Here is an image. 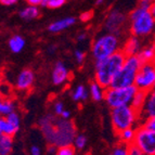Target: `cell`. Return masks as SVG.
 Listing matches in <instances>:
<instances>
[{
  "label": "cell",
  "instance_id": "18",
  "mask_svg": "<svg viewBox=\"0 0 155 155\" xmlns=\"http://www.w3.org/2000/svg\"><path fill=\"white\" fill-rule=\"evenodd\" d=\"M88 92H89V98H91L96 102H101L104 100V94H105V88H103L99 83H97L96 80H93L89 84L88 87Z\"/></svg>",
  "mask_w": 155,
  "mask_h": 155
},
{
  "label": "cell",
  "instance_id": "24",
  "mask_svg": "<svg viewBox=\"0 0 155 155\" xmlns=\"http://www.w3.org/2000/svg\"><path fill=\"white\" fill-rule=\"evenodd\" d=\"M89 98L88 88L84 85H77L72 91V99L75 102H85Z\"/></svg>",
  "mask_w": 155,
  "mask_h": 155
},
{
  "label": "cell",
  "instance_id": "44",
  "mask_svg": "<svg viewBox=\"0 0 155 155\" xmlns=\"http://www.w3.org/2000/svg\"><path fill=\"white\" fill-rule=\"evenodd\" d=\"M71 112L70 111H67V110H64V111L62 112V114H61V118H63V119H71Z\"/></svg>",
  "mask_w": 155,
  "mask_h": 155
},
{
  "label": "cell",
  "instance_id": "2",
  "mask_svg": "<svg viewBox=\"0 0 155 155\" xmlns=\"http://www.w3.org/2000/svg\"><path fill=\"white\" fill-rule=\"evenodd\" d=\"M122 48L120 39L113 34L103 33L97 36L91 44V55L94 61L103 60Z\"/></svg>",
  "mask_w": 155,
  "mask_h": 155
},
{
  "label": "cell",
  "instance_id": "3",
  "mask_svg": "<svg viewBox=\"0 0 155 155\" xmlns=\"http://www.w3.org/2000/svg\"><path fill=\"white\" fill-rule=\"evenodd\" d=\"M111 122L116 134L127 128H137L140 125L139 112L131 105L111 109Z\"/></svg>",
  "mask_w": 155,
  "mask_h": 155
},
{
  "label": "cell",
  "instance_id": "49",
  "mask_svg": "<svg viewBox=\"0 0 155 155\" xmlns=\"http://www.w3.org/2000/svg\"><path fill=\"white\" fill-rule=\"evenodd\" d=\"M153 42L155 44V36H154V38H153Z\"/></svg>",
  "mask_w": 155,
  "mask_h": 155
},
{
  "label": "cell",
  "instance_id": "43",
  "mask_svg": "<svg viewBox=\"0 0 155 155\" xmlns=\"http://www.w3.org/2000/svg\"><path fill=\"white\" fill-rule=\"evenodd\" d=\"M149 13H150L151 16L155 20V1L153 3H151L150 7H149Z\"/></svg>",
  "mask_w": 155,
  "mask_h": 155
},
{
  "label": "cell",
  "instance_id": "45",
  "mask_svg": "<svg viewBox=\"0 0 155 155\" xmlns=\"http://www.w3.org/2000/svg\"><path fill=\"white\" fill-rule=\"evenodd\" d=\"M55 50H57V46H55V45H52V46H50L49 48H48L47 51H48L49 54H53V53L55 52Z\"/></svg>",
  "mask_w": 155,
  "mask_h": 155
},
{
  "label": "cell",
  "instance_id": "16",
  "mask_svg": "<svg viewBox=\"0 0 155 155\" xmlns=\"http://www.w3.org/2000/svg\"><path fill=\"white\" fill-rule=\"evenodd\" d=\"M75 23H76V18H73V16H68V18H61V20H58V21L51 23L48 26V31L53 34L61 33V31L72 27L73 25H75Z\"/></svg>",
  "mask_w": 155,
  "mask_h": 155
},
{
  "label": "cell",
  "instance_id": "8",
  "mask_svg": "<svg viewBox=\"0 0 155 155\" xmlns=\"http://www.w3.org/2000/svg\"><path fill=\"white\" fill-rule=\"evenodd\" d=\"M128 23H129L128 16L124 12L118 9H113L110 11L104 20V29L106 33L120 37L124 35L125 28L127 27Z\"/></svg>",
  "mask_w": 155,
  "mask_h": 155
},
{
  "label": "cell",
  "instance_id": "31",
  "mask_svg": "<svg viewBox=\"0 0 155 155\" xmlns=\"http://www.w3.org/2000/svg\"><path fill=\"white\" fill-rule=\"evenodd\" d=\"M0 97H2V98H12V88L10 86L0 83Z\"/></svg>",
  "mask_w": 155,
  "mask_h": 155
},
{
  "label": "cell",
  "instance_id": "34",
  "mask_svg": "<svg viewBox=\"0 0 155 155\" xmlns=\"http://www.w3.org/2000/svg\"><path fill=\"white\" fill-rule=\"evenodd\" d=\"M65 2H66V0H48L46 7L50 9H58L64 5Z\"/></svg>",
  "mask_w": 155,
  "mask_h": 155
},
{
  "label": "cell",
  "instance_id": "10",
  "mask_svg": "<svg viewBox=\"0 0 155 155\" xmlns=\"http://www.w3.org/2000/svg\"><path fill=\"white\" fill-rule=\"evenodd\" d=\"M136 88L143 92H147L155 86V67L152 62L142 63L134 79Z\"/></svg>",
  "mask_w": 155,
  "mask_h": 155
},
{
  "label": "cell",
  "instance_id": "35",
  "mask_svg": "<svg viewBox=\"0 0 155 155\" xmlns=\"http://www.w3.org/2000/svg\"><path fill=\"white\" fill-rule=\"evenodd\" d=\"M64 104L61 102V101H57L54 104H53V114H54L55 116L60 117L61 116V114L62 112L64 111Z\"/></svg>",
  "mask_w": 155,
  "mask_h": 155
},
{
  "label": "cell",
  "instance_id": "13",
  "mask_svg": "<svg viewBox=\"0 0 155 155\" xmlns=\"http://www.w3.org/2000/svg\"><path fill=\"white\" fill-rule=\"evenodd\" d=\"M71 77V72L67 66L61 61H58L53 66L51 73V79L54 86H63L66 84Z\"/></svg>",
  "mask_w": 155,
  "mask_h": 155
},
{
  "label": "cell",
  "instance_id": "9",
  "mask_svg": "<svg viewBox=\"0 0 155 155\" xmlns=\"http://www.w3.org/2000/svg\"><path fill=\"white\" fill-rule=\"evenodd\" d=\"M132 143L139 147L144 155H155V131L139 125L136 128V136Z\"/></svg>",
  "mask_w": 155,
  "mask_h": 155
},
{
  "label": "cell",
  "instance_id": "1",
  "mask_svg": "<svg viewBox=\"0 0 155 155\" xmlns=\"http://www.w3.org/2000/svg\"><path fill=\"white\" fill-rule=\"evenodd\" d=\"M125 59L126 55L119 50L105 59L94 61V80L103 88H109L124 64Z\"/></svg>",
  "mask_w": 155,
  "mask_h": 155
},
{
  "label": "cell",
  "instance_id": "48",
  "mask_svg": "<svg viewBox=\"0 0 155 155\" xmlns=\"http://www.w3.org/2000/svg\"><path fill=\"white\" fill-rule=\"evenodd\" d=\"M152 64L154 65V67H155V58H154V59H153V61H152Z\"/></svg>",
  "mask_w": 155,
  "mask_h": 155
},
{
  "label": "cell",
  "instance_id": "27",
  "mask_svg": "<svg viewBox=\"0 0 155 155\" xmlns=\"http://www.w3.org/2000/svg\"><path fill=\"white\" fill-rule=\"evenodd\" d=\"M87 143H88V140H87V137H86L85 134H76L75 139H74V141H73L72 145L75 147V150L81 151L86 147Z\"/></svg>",
  "mask_w": 155,
  "mask_h": 155
},
{
  "label": "cell",
  "instance_id": "7",
  "mask_svg": "<svg viewBox=\"0 0 155 155\" xmlns=\"http://www.w3.org/2000/svg\"><path fill=\"white\" fill-rule=\"evenodd\" d=\"M77 134V129L71 119H63L61 117L55 118V134L53 147L72 145Z\"/></svg>",
  "mask_w": 155,
  "mask_h": 155
},
{
  "label": "cell",
  "instance_id": "15",
  "mask_svg": "<svg viewBox=\"0 0 155 155\" xmlns=\"http://www.w3.org/2000/svg\"><path fill=\"white\" fill-rule=\"evenodd\" d=\"M145 42L147 41L143 40V39L139 38V37H137V36L130 35V36H128L125 39V41L122 44L120 50H122L123 53H124L126 57H129V55H137Z\"/></svg>",
  "mask_w": 155,
  "mask_h": 155
},
{
  "label": "cell",
  "instance_id": "28",
  "mask_svg": "<svg viewBox=\"0 0 155 155\" xmlns=\"http://www.w3.org/2000/svg\"><path fill=\"white\" fill-rule=\"evenodd\" d=\"M7 119H8L9 122L11 123V124L13 125L14 127H16L18 130H20V127H21V114L18 113L16 110H14L13 112H11V113H9L8 115H7Z\"/></svg>",
  "mask_w": 155,
  "mask_h": 155
},
{
  "label": "cell",
  "instance_id": "26",
  "mask_svg": "<svg viewBox=\"0 0 155 155\" xmlns=\"http://www.w3.org/2000/svg\"><path fill=\"white\" fill-rule=\"evenodd\" d=\"M144 100H145V92L138 90L137 92H136V94L134 96V98H132L130 105H131L134 110H137V111L139 112L140 109L142 107L143 103H144Z\"/></svg>",
  "mask_w": 155,
  "mask_h": 155
},
{
  "label": "cell",
  "instance_id": "41",
  "mask_svg": "<svg viewBox=\"0 0 155 155\" xmlns=\"http://www.w3.org/2000/svg\"><path fill=\"white\" fill-rule=\"evenodd\" d=\"M28 3V5H34V7H38L41 5V0H25Z\"/></svg>",
  "mask_w": 155,
  "mask_h": 155
},
{
  "label": "cell",
  "instance_id": "47",
  "mask_svg": "<svg viewBox=\"0 0 155 155\" xmlns=\"http://www.w3.org/2000/svg\"><path fill=\"white\" fill-rule=\"evenodd\" d=\"M47 2H48V0H41V5H42V7H46Z\"/></svg>",
  "mask_w": 155,
  "mask_h": 155
},
{
  "label": "cell",
  "instance_id": "30",
  "mask_svg": "<svg viewBox=\"0 0 155 155\" xmlns=\"http://www.w3.org/2000/svg\"><path fill=\"white\" fill-rule=\"evenodd\" d=\"M75 147L73 145H64L57 147L54 155H75Z\"/></svg>",
  "mask_w": 155,
  "mask_h": 155
},
{
  "label": "cell",
  "instance_id": "6",
  "mask_svg": "<svg viewBox=\"0 0 155 155\" xmlns=\"http://www.w3.org/2000/svg\"><path fill=\"white\" fill-rule=\"evenodd\" d=\"M138 89L136 86H128V87H120V88H113L109 87L105 89L104 101L110 109H115L119 106L130 105L131 100Z\"/></svg>",
  "mask_w": 155,
  "mask_h": 155
},
{
  "label": "cell",
  "instance_id": "20",
  "mask_svg": "<svg viewBox=\"0 0 155 155\" xmlns=\"http://www.w3.org/2000/svg\"><path fill=\"white\" fill-rule=\"evenodd\" d=\"M14 145L12 136L0 134V155H11Z\"/></svg>",
  "mask_w": 155,
  "mask_h": 155
},
{
  "label": "cell",
  "instance_id": "29",
  "mask_svg": "<svg viewBox=\"0 0 155 155\" xmlns=\"http://www.w3.org/2000/svg\"><path fill=\"white\" fill-rule=\"evenodd\" d=\"M110 155H128V145L119 142L112 149Z\"/></svg>",
  "mask_w": 155,
  "mask_h": 155
},
{
  "label": "cell",
  "instance_id": "25",
  "mask_svg": "<svg viewBox=\"0 0 155 155\" xmlns=\"http://www.w3.org/2000/svg\"><path fill=\"white\" fill-rule=\"evenodd\" d=\"M119 139V142L124 143V144L128 145L131 144L134 142V136H136V128H127V129H124L122 131H119L117 134Z\"/></svg>",
  "mask_w": 155,
  "mask_h": 155
},
{
  "label": "cell",
  "instance_id": "38",
  "mask_svg": "<svg viewBox=\"0 0 155 155\" xmlns=\"http://www.w3.org/2000/svg\"><path fill=\"white\" fill-rule=\"evenodd\" d=\"M29 155H41V149L37 144H33L29 149Z\"/></svg>",
  "mask_w": 155,
  "mask_h": 155
},
{
  "label": "cell",
  "instance_id": "32",
  "mask_svg": "<svg viewBox=\"0 0 155 155\" xmlns=\"http://www.w3.org/2000/svg\"><path fill=\"white\" fill-rule=\"evenodd\" d=\"M74 58H75V61L77 64L79 65L84 64V62H85L86 60V52L81 49H76L74 51Z\"/></svg>",
  "mask_w": 155,
  "mask_h": 155
},
{
  "label": "cell",
  "instance_id": "22",
  "mask_svg": "<svg viewBox=\"0 0 155 155\" xmlns=\"http://www.w3.org/2000/svg\"><path fill=\"white\" fill-rule=\"evenodd\" d=\"M20 18L25 20V21H33L36 20L40 15V11H39L38 7H34V5H28L26 8L22 9L18 13Z\"/></svg>",
  "mask_w": 155,
  "mask_h": 155
},
{
  "label": "cell",
  "instance_id": "17",
  "mask_svg": "<svg viewBox=\"0 0 155 155\" xmlns=\"http://www.w3.org/2000/svg\"><path fill=\"white\" fill-rule=\"evenodd\" d=\"M137 55L142 63L152 62L155 58V44L153 42V40H149L145 42Z\"/></svg>",
  "mask_w": 155,
  "mask_h": 155
},
{
  "label": "cell",
  "instance_id": "37",
  "mask_svg": "<svg viewBox=\"0 0 155 155\" xmlns=\"http://www.w3.org/2000/svg\"><path fill=\"white\" fill-rule=\"evenodd\" d=\"M92 16H93L92 11H88V12L81 13V14H80V16H79V18H80V21H81V22H88V21H90L91 18H92Z\"/></svg>",
  "mask_w": 155,
  "mask_h": 155
},
{
  "label": "cell",
  "instance_id": "14",
  "mask_svg": "<svg viewBox=\"0 0 155 155\" xmlns=\"http://www.w3.org/2000/svg\"><path fill=\"white\" fill-rule=\"evenodd\" d=\"M155 116V88L145 92V100L139 111L140 123L149 117Z\"/></svg>",
  "mask_w": 155,
  "mask_h": 155
},
{
  "label": "cell",
  "instance_id": "33",
  "mask_svg": "<svg viewBox=\"0 0 155 155\" xmlns=\"http://www.w3.org/2000/svg\"><path fill=\"white\" fill-rule=\"evenodd\" d=\"M140 125L145 127L147 129H150L152 131H155V116L149 117V118L144 119L143 122L140 123Z\"/></svg>",
  "mask_w": 155,
  "mask_h": 155
},
{
  "label": "cell",
  "instance_id": "40",
  "mask_svg": "<svg viewBox=\"0 0 155 155\" xmlns=\"http://www.w3.org/2000/svg\"><path fill=\"white\" fill-rule=\"evenodd\" d=\"M154 1H155V0H139V3H138V5H140V7H144V8L149 9L150 5L154 2Z\"/></svg>",
  "mask_w": 155,
  "mask_h": 155
},
{
  "label": "cell",
  "instance_id": "4",
  "mask_svg": "<svg viewBox=\"0 0 155 155\" xmlns=\"http://www.w3.org/2000/svg\"><path fill=\"white\" fill-rule=\"evenodd\" d=\"M141 64H142V62L138 58V55L126 57L124 64L118 71L117 75L115 76L110 87L120 88V87L132 86L134 84V79H136V76H137V73Z\"/></svg>",
  "mask_w": 155,
  "mask_h": 155
},
{
  "label": "cell",
  "instance_id": "50",
  "mask_svg": "<svg viewBox=\"0 0 155 155\" xmlns=\"http://www.w3.org/2000/svg\"><path fill=\"white\" fill-rule=\"evenodd\" d=\"M85 155H90V154H85Z\"/></svg>",
  "mask_w": 155,
  "mask_h": 155
},
{
  "label": "cell",
  "instance_id": "5",
  "mask_svg": "<svg viewBox=\"0 0 155 155\" xmlns=\"http://www.w3.org/2000/svg\"><path fill=\"white\" fill-rule=\"evenodd\" d=\"M130 35L137 36L147 41L149 38H154L155 35V20L151 16L149 10L141 13L139 16L130 20L128 24Z\"/></svg>",
  "mask_w": 155,
  "mask_h": 155
},
{
  "label": "cell",
  "instance_id": "36",
  "mask_svg": "<svg viewBox=\"0 0 155 155\" xmlns=\"http://www.w3.org/2000/svg\"><path fill=\"white\" fill-rule=\"evenodd\" d=\"M128 155H144V153L134 143H131V144H128Z\"/></svg>",
  "mask_w": 155,
  "mask_h": 155
},
{
  "label": "cell",
  "instance_id": "19",
  "mask_svg": "<svg viewBox=\"0 0 155 155\" xmlns=\"http://www.w3.org/2000/svg\"><path fill=\"white\" fill-rule=\"evenodd\" d=\"M26 41L21 35H13L8 41V47L12 53H20L25 48Z\"/></svg>",
  "mask_w": 155,
  "mask_h": 155
},
{
  "label": "cell",
  "instance_id": "23",
  "mask_svg": "<svg viewBox=\"0 0 155 155\" xmlns=\"http://www.w3.org/2000/svg\"><path fill=\"white\" fill-rule=\"evenodd\" d=\"M18 131V128L13 126L7 119V117L0 116V134H5V136H12V137H14Z\"/></svg>",
  "mask_w": 155,
  "mask_h": 155
},
{
  "label": "cell",
  "instance_id": "11",
  "mask_svg": "<svg viewBox=\"0 0 155 155\" xmlns=\"http://www.w3.org/2000/svg\"><path fill=\"white\" fill-rule=\"evenodd\" d=\"M55 118H57V116L54 114L48 113L40 117L38 119V123H37L39 129H40L45 140H46V142L49 145H53V141H54Z\"/></svg>",
  "mask_w": 155,
  "mask_h": 155
},
{
  "label": "cell",
  "instance_id": "21",
  "mask_svg": "<svg viewBox=\"0 0 155 155\" xmlns=\"http://www.w3.org/2000/svg\"><path fill=\"white\" fill-rule=\"evenodd\" d=\"M14 110H16V102L14 99L0 97V116H7Z\"/></svg>",
  "mask_w": 155,
  "mask_h": 155
},
{
  "label": "cell",
  "instance_id": "46",
  "mask_svg": "<svg viewBox=\"0 0 155 155\" xmlns=\"http://www.w3.org/2000/svg\"><path fill=\"white\" fill-rule=\"evenodd\" d=\"M104 2V0H97L96 1V5H101Z\"/></svg>",
  "mask_w": 155,
  "mask_h": 155
},
{
  "label": "cell",
  "instance_id": "12",
  "mask_svg": "<svg viewBox=\"0 0 155 155\" xmlns=\"http://www.w3.org/2000/svg\"><path fill=\"white\" fill-rule=\"evenodd\" d=\"M35 73L31 68H23L14 80V89L20 92H26L33 88L35 84Z\"/></svg>",
  "mask_w": 155,
  "mask_h": 155
},
{
  "label": "cell",
  "instance_id": "42",
  "mask_svg": "<svg viewBox=\"0 0 155 155\" xmlns=\"http://www.w3.org/2000/svg\"><path fill=\"white\" fill-rule=\"evenodd\" d=\"M18 0H0V3L3 5H15Z\"/></svg>",
  "mask_w": 155,
  "mask_h": 155
},
{
  "label": "cell",
  "instance_id": "39",
  "mask_svg": "<svg viewBox=\"0 0 155 155\" xmlns=\"http://www.w3.org/2000/svg\"><path fill=\"white\" fill-rule=\"evenodd\" d=\"M87 38H88V34H87V31H83V33H79L77 35V41L78 42L86 41Z\"/></svg>",
  "mask_w": 155,
  "mask_h": 155
}]
</instances>
